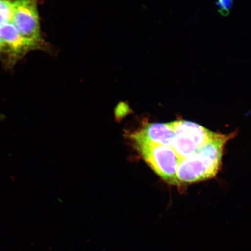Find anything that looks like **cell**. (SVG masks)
<instances>
[{
  "label": "cell",
  "instance_id": "ba28073f",
  "mask_svg": "<svg viewBox=\"0 0 251 251\" xmlns=\"http://www.w3.org/2000/svg\"><path fill=\"white\" fill-rule=\"evenodd\" d=\"M233 4V0H217L216 2L219 11L224 15L228 14Z\"/></svg>",
  "mask_w": 251,
  "mask_h": 251
},
{
  "label": "cell",
  "instance_id": "6da1fadb",
  "mask_svg": "<svg viewBox=\"0 0 251 251\" xmlns=\"http://www.w3.org/2000/svg\"><path fill=\"white\" fill-rule=\"evenodd\" d=\"M233 136V134L216 133L196 153L180 161L177 177L181 186L215 177L221 167L225 146Z\"/></svg>",
  "mask_w": 251,
  "mask_h": 251
},
{
  "label": "cell",
  "instance_id": "7a4b0ae2",
  "mask_svg": "<svg viewBox=\"0 0 251 251\" xmlns=\"http://www.w3.org/2000/svg\"><path fill=\"white\" fill-rule=\"evenodd\" d=\"M141 158L163 180L172 186L181 184L177 177L180 160L172 147L146 143H134Z\"/></svg>",
  "mask_w": 251,
  "mask_h": 251
},
{
  "label": "cell",
  "instance_id": "9c48e42d",
  "mask_svg": "<svg viewBox=\"0 0 251 251\" xmlns=\"http://www.w3.org/2000/svg\"><path fill=\"white\" fill-rule=\"evenodd\" d=\"M5 49V45L4 42H3L2 39H1V36H0V58L1 57V56L4 53Z\"/></svg>",
  "mask_w": 251,
  "mask_h": 251
},
{
  "label": "cell",
  "instance_id": "8992f818",
  "mask_svg": "<svg viewBox=\"0 0 251 251\" xmlns=\"http://www.w3.org/2000/svg\"><path fill=\"white\" fill-rule=\"evenodd\" d=\"M174 133L169 123H147L131 135L133 143H146L171 147Z\"/></svg>",
  "mask_w": 251,
  "mask_h": 251
},
{
  "label": "cell",
  "instance_id": "277c9868",
  "mask_svg": "<svg viewBox=\"0 0 251 251\" xmlns=\"http://www.w3.org/2000/svg\"><path fill=\"white\" fill-rule=\"evenodd\" d=\"M0 36L4 43L5 49L1 59L8 66H13L19 59L36 50L51 51L47 43H39L26 38L19 32L14 25L8 23L0 27Z\"/></svg>",
  "mask_w": 251,
  "mask_h": 251
},
{
  "label": "cell",
  "instance_id": "5b68a950",
  "mask_svg": "<svg viewBox=\"0 0 251 251\" xmlns=\"http://www.w3.org/2000/svg\"><path fill=\"white\" fill-rule=\"evenodd\" d=\"M39 0H14L11 23L26 38L46 43L41 31L38 11Z\"/></svg>",
  "mask_w": 251,
  "mask_h": 251
},
{
  "label": "cell",
  "instance_id": "3957f363",
  "mask_svg": "<svg viewBox=\"0 0 251 251\" xmlns=\"http://www.w3.org/2000/svg\"><path fill=\"white\" fill-rule=\"evenodd\" d=\"M170 124L174 133L171 147L180 161L196 153L216 134L191 121H175Z\"/></svg>",
  "mask_w": 251,
  "mask_h": 251
},
{
  "label": "cell",
  "instance_id": "52a82bcc",
  "mask_svg": "<svg viewBox=\"0 0 251 251\" xmlns=\"http://www.w3.org/2000/svg\"><path fill=\"white\" fill-rule=\"evenodd\" d=\"M14 0H0V27L11 23Z\"/></svg>",
  "mask_w": 251,
  "mask_h": 251
}]
</instances>
